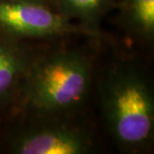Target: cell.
<instances>
[{
  "label": "cell",
  "mask_w": 154,
  "mask_h": 154,
  "mask_svg": "<svg viewBox=\"0 0 154 154\" xmlns=\"http://www.w3.org/2000/svg\"><path fill=\"white\" fill-rule=\"evenodd\" d=\"M52 41L19 39L0 30V126L13 112L29 69Z\"/></svg>",
  "instance_id": "5"
},
{
  "label": "cell",
  "mask_w": 154,
  "mask_h": 154,
  "mask_svg": "<svg viewBox=\"0 0 154 154\" xmlns=\"http://www.w3.org/2000/svg\"><path fill=\"white\" fill-rule=\"evenodd\" d=\"M113 11L122 42L153 58L154 0H116Z\"/></svg>",
  "instance_id": "6"
},
{
  "label": "cell",
  "mask_w": 154,
  "mask_h": 154,
  "mask_svg": "<svg viewBox=\"0 0 154 154\" xmlns=\"http://www.w3.org/2000/svg\"><path fill=\"white\" fill-rule=\"evenodd\" d=\"M93 105L106 139L119 153L154 152L152 57L119 37L106 42L97 63Z\"/></svg>",
  "instance_id": "1"
},
{
  "label": "cell",
  "mask_w": 154,
  "mask_h": 154,
  "mask_svg": "<svg viewBox=\"0 0 154 154\" xmlns=\"http://www.w3.org/2000/svg\"><path fill=\"white\" fill-rule=\"evenodd\" d=\"M0 30L31 41L88 36L114 39L107 31H93L68 19L50 6L24 0H0Z\"/></svg>",
  "instance_id": "4"
},
{
  "label": "cell",
  "mask_w": 154,
  "mask_h": 154,
  "mask_svg": "<svg viewBox=\"0 0 154 154\" xmlns=\"http://www.w3.org/2000/svg\"><path fill=\"white\" fill-rule=\"evenodd\" d=\"M106 141L96 114L15 111L0 126V154H96Z\"/></svg>",
  "instance_id": "3"
},
{
  "label": "cell",
  "mask_w": 154,
  "mask_h": 154,
  "mask_svg": "<svg viewBox=\"0 0 154 154\" xmlns=\"http://www.w3.org/2000/svg\"><path fill=\"white\" fill-rule=\"evenodd\" d=\"M116 0H51L54 10L93 31H104L101 23L114 8Z\"/></svg>",
  "instance_id": "7"
},
{
  "label": "cell",
  "mask_w": 154,
  "mask_h": 154,
  "mask_svg": "<svg viewBox=\"0 0 154 154\" xmlns=\"http://www.w3.org/2000/svg\"><path fill=\"white\" fill-rule=\"evenodd\" d=\"M24 1H30V2H35V3H41V4L47 5V6H51V0H24Z\"/></svg>",
  "instance_id": "8"
},
{
  "label": "cell",
  "mask_w": 154,
  "mask_h": 154,
  "mask_svg": "<svg viewBox=\"0 0 154 154\" xmlns=\"http://www.w3.org/2000/svg\"><path fill=\"white\" fill-rule=\"evenodd\" d=\"M116 38L77 36L52 41L29 69L13 112L96 114L93 95L98 59L104 44Z\"/></svg>",
  "instance_id": "2"
}]
</instances>
